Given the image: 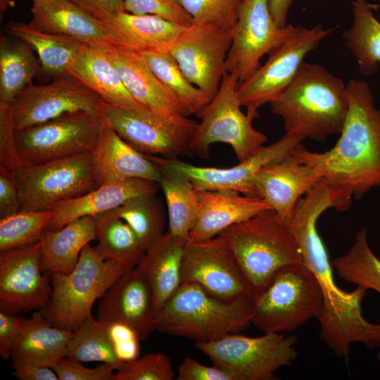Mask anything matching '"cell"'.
<instances>
[{
    "mask_svg": "<svg viewBox=\"0 0 380 380\" xmlns=\"http://www.w3.org/2000/svg\"><path fill=\"white\" fill-rule=\"evenodd\" d=\"M95 218V248L106 260L120 264L127 270L136 267L144 257L146 249L130 226L113 210L100 214Z\"/></svg>",
    "mask_w": 380,
    "mask_h": 380,
    "instance_id": "obj_33",
    "label": "cell"
},
{
    "mask_svg": "<svg viewBox=\"0 0 380 380\" xmlns=\"http://www.w3.org/2000/svg\"><path fill=\"white\" fill-rule=\"evenodd\" d=\"M158 167L163 174L159 186L167 205V231L172 235L189 239V234L198 217L196 190L184 175L170 169Z\"/></svg>",
    "mask_w": 380,
    "mask_h": 380,
    "instance_id": "obj_35",
    "label": "cell"
},
{
    "mask_svg": "<svg viewBox=\"0 0 380 380\" xmlns=\"http://www.w3.org/2000/svg\"><path fill=\"white\" fill-rule=\"evenodd\" d=\"M218 236L234 255L254 295L279 269L303 263L298 243L272 209L227 228Z\"/></svg>",
    "mask_w": 380,
    "mask_h": 380,
    "instance_id": "obj_4",
    "label": "cell"
},
{
    "mask_svg": "<svg viewBox=\"0 0 380 380\" xmlns=\"http://www.w3.org/2000/svg\"><path fill=\"white\" fill-rule=\"evenodd\" d=\"M44 1V0H33V1Z\"/></svg>",
    "mask_w": 380,
    "mask_h": 380,
    "instance_id": "obj_56",
    "label": "cell"
},
{
    "mask_svg": "<svg viewBox=\"0 0 380 380\" xmlns=\"http://www.w3.org/2000/svg\"><path fill=\"white\" fill-rule=\"evenodd\" d=\"M156 315L151 286L137 265L125 272L103 296L97 319L104 323L125 324L144 340L155 329Z\"/></svg>",
    "mask_w": 380,
    "mask_h": 380,
    "instance_id": "obj_20",
    "label": "cell"
},
{
    "mask_svg": "<svg viewBox=\"0 0 380 380\" xmlns=\"http://www.w3.org/2000/svg\"><path fill=\"white\" fill-rule=\"evenodd\" d=\"M101 116L106 126L144 155L166 158L193 155L190 142L198 122L187 116L106 102Z\"/></svg>",
    "mask_w": 380,
    "mask_h": 380,
    "instance_id": "obj_8",
    "label": "cell"
},
{
    "mask_svg": "<svg viewBox=\"0 0 380 380\" xmlns=\"http://www.w3.org/2000/svg\"><path fill=\"white\" fill-rule=\"evenodd\" d=\"M317 220L306 217L297 220L291 232L301 251L303 263L317 279L323 302L317 317L319 337L338 357L347 358L354 343L369 348L380 347V322L372 323L362 315V303L367 289L357 286L346 291L336 284L326 247L317 229Z\"/></svg>",
    "mask_w": 380,
    "mask_h": 380,
    "instance_id": "obj_2",
    "label": "cell"
},
{
    "mask_svg": "<svg viewBox=\"0 0 380 380\" xmlns=\"http://www.w3.org/2000/svg\"><path fill=\"white\" fill-rule=\"evenodd\" d=\"M59 380H113L115 369L113 366L102 363L89 368L82 362L64 357L51 367Z\"/></svg>",
    "mask_w": 380,
    "mask_h": 380,
    "instance_id": "obj_46",
    "label": "cell"
},
{
    "mask_svg": "<svg viewBox=\"0 0 380 380\" xmlns=\"http://www.w3.org/2000/svg\"><path fill=\"white\" fill-rule=\"evenodd\" d=\"M188 241L167 231L146 251L137 265L151 286L157 313L182 284L183 258Z\"/></svg>",
    "mask_w": 380,
    "mask_h": 380,
    "instance_id": "obj_30",
    "label": "cell"
},
{
    "mask_svg": "<svg viewBox=\"0 0 380 380\" xmlns=\"http://www.w3.org/2000/svg\"><path fill=\"white\" fill-rule=\"evenodd\" d=\"M232 36V31L211 24L192 23L177 37L167 51L189 82L210 99L226 73Z\"/></svg>",
    "mask_w": 380,
    "mask_h": 380,
    "instance_id": "obj_14",
    "label": "cell"
},
{
    "mask_svg": "<svg viewBox=\"0 0 380 380\" xmlns=\"http://www.w3.org/2000/svg\"><path fill=\"white\" fill-rule=\"evenodd\" d=\"M13 375L21 380H59L51 367L39 365L14 369Z\"/></svg>",
    "mask_w": 380,
    "mask_h": 380,
    "instance_id": "obj_52",
    "label": "cell"
},
{
    "mask_svg": "<svg viewBox=\"0 0 380 380\" xmlns=\"http://www.w3.org/2000/svg\"><path fill=\"white\" fill-rule=\"evenodd\" d=\"M33 28L77 39L84 44H110L108 27L94 15L69 0L33 1Z\"/></svg>",
    "mask_w": 380,
    "mask_h": 380,
    "instance_id": "obj_26",
    "label": "cell"
},
{
    "mask_svg": "<svg viewBox=\"0 0 380 380\" xmlns=\"http://www.w3.org/2000/svg\"><path fill=\"white\" fill-rule=\"evenodd\" d=\"M51 280L41 267V242L1 251L0 310L17 315L48 303Z\"/></svg>",
    "mask_w": 380,
    "mask_h": 380,
    "instance_id": "obj_19",
    "label": "cell"
},
{
    "mask_svg": "<svg viewBox=\"0 0 380 380\" xmlns=\"http://www.w3.org/2000/svg\"><path fill=\"white\" fill-rule=\"evenodd\" d=\"M346 91L348 112L334 147L315 152L300 144L292 154L316 169L323 178L360 198L370 189L380 186V108L375 107L366 82L352 79Z\"/></svg>",
    "mask_w": 380,
    "mask_h": 380,
    "instance_id": "obj_1",
    "label": "cell"
},
{
    "mask_svg": "<svg viewBox=\"0 0 380 380\" xmlns=\"http://www.w3.org/2000/svg\"><path fill=\"white\" fill-rule=\"evenodd\" d=\"M113 211L134 230L146 251L165 233V213L156 194L132 198Z\"/></svg>",
    "mask_w": 380,
    "mask_h": 380,
    "instance_id": "obj_39",
    "label": "cell"
},
{
    "mask_svg": "<svg viewBox=\"0 0 380 380\" xmlns=\"http://www.w3.org/2000/svg\"><path fill=\"white\" fill-rule=\"evenodd\" d=\"M377 357H378V359L380 360V350H379L377 353Z\"/></svg>",
    "mask_w": 380,
    "mask_h": 380,
    "instance_id": "obj_55",
    "label": "cell"
},
{
    "mask_svg": "<svg viewBox=\"0 0 380 380\" xmlns=\"http://www.w3.org/2000/svg\"><path fill=\"white\" fill-rule=\"evenodd\" d=\"M13 177L18 191L20 211L51 210L98 187L92 153L23 165Z\"/></svg>",
    "mask_w": 380,
    "mask_h": 380,
    "instance_id": "obj_12",
    "label": "cell"
},
{
    "mask_svg": "<svg viewBox=\"0 0 380 380\" xmlns=\"http://www.w3.org/2000/svg\"><path fill=\"white\" fill-rule=\"evenodd\" d=\"M178 380H236L227 370L214 365L207 366L185 357L177 368Z\"/></svg>",
    "mask_w": 380,
    "mask_h": 380,
    "instance_id": "obj_48",
    "label": "cell"
},
{
    "mask_svg": "<svg viewBox=\"0 0 380 380\" xmlns=\"http://www.w3.org/2000/svg\"><path fill=\"white\" fill-rule=\"evenodd\" d=\"M159 80L191 115L199 117L211 99L184 76L167 53L148 51L140 53Z\"/></svg>",
    "mask_w": 380,
    "mask_h": 380,
    "instance_id": "obj_38",
    "label": "cell"
},
{
    "mask_svg": "<svg viewBox=\"0 0 380 380\" xmlns=\"http://www.w3.org/2000/svg\"><path fill=\"white\" fill-rule=\"evenodd\" d=\"M92 155L98 186L129 179H144L159 184L163 177L160 170L146 155L106 125Z\"/></svg>",
    "mask_w": 380,
    "mask_h": 380,
    "instance_id": "obj_25",
    "label": "cell"
},
{
    "mask_svg": "<svg viewBox=\"0 0 380 380\" xmlns=\"http://www.w3.org/2000/svg\"><path fill=\"white\" fill-rule=\"evenodd\" d=\"M67 75L100 96L106 103L144 108L129 93L117 69L99 44H84L68 68Z\"/></svg>",
    "mask_w": 380,
    "mask_h": 380,
    "instance_id": "obj_28",
    "label": "cell"
},
{
    "mask_svg": "<svg viewBox=\"0 0 380 380\" xmlns=\"http://www.w3.org/2000/svg\"><path fill=\"white\" fill-rule=\"evenodd\" d=\"M96 239L95 218L75 220L58 230L44 229L41 238V267L47 275L70 273L84 247Z\"/></svg>",
    "mask_w": 380,
    "mask_h": 380,
    "instance_id": "obj_31",
    "label": "cell"
},
{
    "mask_svg": "<svg viewBox=\"0 0 380 380\" xmlns=\"http://www.w3.org/2000/svg\"><path fill=\"white\" fill-rule=\"evenodd\" d=\"M127 12L136 15H153L170 22L189 26L193 23L190 15L176 0H124Z\"/></svg>",
    "mask_w": 380,
    "mask_h": 380,
    "instance_id": "obj_45",
    "label": "cell"
},
{
    "mask_svg": "<svg viewBox=\"0 0 380 380\" xmlns=\"http://www.w3.org/2000/svg\"><path fill=\"white\" fill-rule=\"evenodd\" d=\"M293 0H268L270 13L278 26L284 27L287 25L289 11Z\"/></svg>",
    "mask_w": 380,
    "mask_h": 380,
    "instance_id": "obj_53",
    "label": "cell"
},
{
    "mask_svg": "<svg viewBox=\"0 0 380 380\" xmlns=\"http://www.w3.org/2000/svg\"><path fill=\"white\" fill-rule=\"evenodd\" d=\"M20 211V198L13 176L0 172V219Z\"/></svg>",
    "mask_w": 380,
    "mask_h": 380,
    "instance_id": "obj_50",
    "label": "cell"
},
{
    "mask_svg": "<svg viewBox=\"0 0 380 380\" xmlns=\"http://www.w3.org/2000/svg\"><path fill=\"white\" fill-rule=\"evenodd\" d=\"M41 74L40 61L29 44L1 36L0 102L11 104Z\"/></svg>",
    "mask_w": 380,
    "mask_h": 380,
    "instance_id": "obj_34",
    "label": "cell"
},
{
    "mask_svg": "<svg viewBox=\"0 0 380 380\" xmlns=\"http://www.w3.org/2000/svg\"><path fill=\"white\" fill-rule=\"evenodd\" d=\"M323 177L291 153L265 165L254 179L255 196L265 201L282 221L298 201Z\"/></svg>",
    "mask_w": 380,
    "mask_h": 380,
    "instance_id": "obj_21",
    "label": "cell"
},
{
    "mask_svg": "<svg viewBox=\"0 0 380 380\" xmlns=\"http://www.w3.org/2000/svg\"><path fill=\"white\" fill-rule=\"evenodd\" d=\"M99 44L117 69L126 88L141 106L163 115H190L153 72L140 53L110 44Z\"/></svg>",
    "mask_w": 380,
    "mask_h": 380,
    "instance_id": "obj_22",
    "label": "cell"
},
{
    "mask_svg": "<svg viewBox=\"0 0 380 380\" xmlns=\"http://www.w3.org/2000/svg\"><path fill=\"white\" fill-rule=\"evenodd\" d=\"M323 296L319 281L303 263L279 269L252 300L251 324L264 334L291 332L319 315Z\"/></svg>",
    "mask_w": 380,
    "mask_h": 380,
    "instance_id": "obj_6",
    "label": "cell"
},
{
    "mask_svg": "<svg viewBox=\"0 0 380 380\" xmlns=\"http://www.w3.org/2000/svg\"><path fill=\"white\" fill-rule=\"evenodd\" d=\"M252 300L228 302L196 284L182 283L158 312L155 329L196 342L213 341L248 327Z\"/></svg>",
    "mask_w": 380,
    "mask_h": 380,
    "instance_id": "obj_5",
    "label": "cell"
},
{
    "mask_svg": "<svg viewBox=\"0 0 380 380\" xmlns=\"http://www.w3.org/2000/svg\"><path fill=\"white\" fill-rule=\"evenodd\" d=\"M303 140L298 136L286 133L279 140L264 145L251 157L229 167H201L178 158L146 156L158 167L184 175L196 191L231 190L255 196L254 179L257 173L265 165L291 154Z\"/></svg>",
    "mask_w": 380,
    "mask_h": 380,
    "instance_id": "obj_17",
    "label": "cell"
},
{
    "mask_svg": "<svg viewBox=\"0 0 380 380\" xmlns=\"http://www.w3.org/2000/svg\"><path fill=\"white\" fill-rule=\"evenodd\" d=\"M159 188L158 182L144 179H129L99 186L53 208L46 229L58 230L80 217H94L115 210L132 198L157 194Z\"/></svg>",
    "mask_w": 380,
    "mask_h": 380,
    "instance_id": "obj_24",
    "label": "cell"
},
{
    "mask_svg": "<svg viewBox=\"0 0 380 380\" xmlns=\"http://www.w3.org/2000/svg\"><path fill=\"white\" fill-rule=\"evenodd\" d=\"M104 101L68 75L54 78L47 84L32 83L10 104L15 130L65 115H101Z\"/></svg>",
    "mask_w": 380,
    "mask_h": 380,
    "instance_id": "obj_15",
    "label": "cell"
},
{
    "mask_svg": "<svg viewBox=\"0 0 380 380\" xmlns=\"http://www.w3.org/2000/svg\"><path fill=\"white\" fill-rule=\"evenodd\" d=\"M73 331L51 324L38 310L26 319L11 350L13 369L30 366L51 367L66 357Z\"/></svg>",
    "mask_w": 380,
    "mask_h": 380,
    "instance_id": "obj_27",
    "label": "cell"
},
{
    "mask_svg": "<svg viewBox=\"0 0 380 380\" xmlns=\"http://www.w3.org/2000/svg\"><path fill=\"white\" fill-rule=\"evenodd\" d=\"M108 27L112 44L141 53H167L183 26L153 15H136L127 11L101 20Z\"/></svg>",
    "mask_w": 380,
    "mask_h": 380,
    "instance_id": "obj_29",
    "label": "cell"
},
{
    "mask_svg": "<svg viewBox=\"0 0 380 380\" xmlns=\"http://www.w3.org/2000/svg\"><path fill=\"white\" fill-rule=\"evenodd\" d=\"M239 79L226 72L219 89L198 118L190 142L193 154L209 157L215 143L229 145L239 162L255 153L267 141V136L253 125V119L242 112L238 96Z\"/></svg>",
    "mask_w": 380,
    "mask_h": 380,
    "instance_id": "obj_9",
    "label": "cell"
},
{
    "mask_svg": "<svg viewBox=\"0 0 380 380\" xmlns=\"http://www.w3.org/2000/svg\"><path fill=\"white\" fill-rule=\"evenodd\" d=\"M100 20L125 12L124 0H69Z\"/></svg>",
    "mask_w": 380,
    "mask_h": 380,
    "instance_id": "obj_51",
    "label": "cell"
},
{
    "mask_svg": "<svg viewBox=\"0 0 380 380\" xmlns=\"http://www.w3.org/2000/svg\"><path fill=\"white\" fill-rule=\"evenodd\" d=\"M13 36L29 44L37 52L42 74L53 79L67 75L84 43L64 35L36 30L29 23H11L6 26Z\"/></svg>",
    "mask_w": 380,
    "mask_h": 380,
    "instance_id": "obj_32",
    "label": "cell"
},
{
    "mask_svg": "<svg viewBox=\"0 0 380 380\" xmlns=\"http://www.w3.org/2000/svg\"><path fill=\"white\" fill-rule=\"evenodd\" d=\"M51 218V210H42L19 211L0 219V251L37 242Z\"/></svg>",
    "mask_w": 380,
    "mask_h": 380,
    "instance_id": "obj_41",
    "label": "cell"
},
{
    "mask_svg": "<svg viewBox=\"0 0 380 380\" xmlns=\"http://www.w3.org/2000/svg\"><path fill=\"white\" fill-rule=\"evenodd\" d=\"M175 376L169 357L153 353L122 362L116 369L113 380H172Z\"/></svg>",
    "mask_w": 380,
    "mask_h": 380,
    "instance_id": "obj_43",
    "label": "cell"
},
{
    "mask_svg": "<svg viewBox=\"0 0 380 380\" xmlns=\"http://www.w3.org/2000/svg\"><path fill=\"white\" fill-rule=\"evenodd\" d=\"M296 342L294 336L281 333L258 337L234 333L210 341L196 342L195 347L236 380H271L277 370L296 359Z\"/></svg>",
    "mask_w": 380,
    "mask_h": 380,
    "instance_id": "obj_10",
    "label": "cell"
},
{
    "mask_svg": "<svg viewBox=\"0 0 380 380\" xmlns=\"http://www.w3.org/2000/svg\"><path fill=\"white\" fill-rule=\"evenodd\" d=\"M243 0H176L195 24H211L232 31Z\"/></svg>",
    "mask_w": 380,
    "mask_h": 380,
    "instance_id": "obj_42",
    "label": "cell"
},
{
    "mask_svg": "<svg viewBox=\"0 0 380 380\" xmlns=\"http://www.w3.org/2000/svg\"><path fill=\"white\" fill-rule=\"evenodd\" d=\"M105 124L101 115H65L15 130L24 165H37L92 153Z\"/></svg>",
    "mask_w": 380,
    "mask_h": 380,
    "instance_id": "obj_13",
    "label": "cell"
},
{
    "mask_svg": "<svg viewBox=\"0 0 380 380\" xmlns=\"http://www.w3.org/2000/svg\"><path fill=\"white\" fill-rule=\"evenodd\" d=\"M14 6V2L13 0H0V12L1 14L4 13L9 8Z\"/></svg>",
    "mask_w": 380,
    "mask_h": 380,
    "instance_id": "obj_54",
    "label": "cell"
},
{
    "mask_svg": "<svg viewBox=\"0 0 380 380\" xmlns=\"http://www.w3.org/2000/svg\"><path fill=\"white\" fill-rule=\"evenodd\" d=\"M332 29L322 24L311 28L293 26L290 32L270 53L266 62L238 85V96L246 114L253 120L258 109L270 103L291 84L307 54L316 49Z\"/></svg>",
    "mask_w": 380,
    "mask_h": 380,
    "instance_id": "obj_11",
    "label": "cell"
},
{
    "mask_svg": "<svg viewBox=\"0 0 380 380\" xmlns=\"http://www.w3.org/2000/svg\"><path fill=\"white\" fill-rule=\"evenodd\" d=\"M23 165L10 104L0 102V172L13 176Z\"/></svg>",
    "mask_w": 380,
    "mask_h": 380,
    "instance_id": "obj_44",
    "label": "cell"
},
{
    "mask_svg": "<svg viewBox=\"0 0 380 380\" xmlns=\"http://www.w3.org/2000/svg\"><path fill=\"white\" fill-rule=\"evenodd\" d=\"M293 26H278L268 0H243L232 30L226 72L235 74L239 84L248 79L260 67L262 58L284 39Z\"/></svg>",
    "mask_w": 380,
    "mask_h": 380,
    "instance_id": "obj_18",
    "label": "cell"
},
{
    "mask_svg": "<svg viewBox=\"0 0 380 380\" xmlns=\"http://www.w3.org/2000/svg\"><path fill=\"white\" fill-rule=\"evenodd\" d=\"M353 24L343 37L355 58L360 72L370 76L380 63V22L366 0H355L353 3Z\"/></svg>",
    "mask_w": 380,
    "mask_h": 380,
    "instance_id": "obj_36",
    "label": "cell"
},
{
    "mask_svg": "<svg viewBox=\"0 0 380 380\" xmlns=\"http://www.w3.org/2000/svg\"><path fill=\"white\" fill-rule=\"evenodd\" d=\"M270 104L283 120L286 134L323 141L341 132L348 108L346 85L322 66L304 61Z\"/></svg>",
    "mask_w": 380,
    "mask_h": 380,
    "instance_id": "obj_3",
    "label": "cell"
},
{
    "mask_svg": "<svg viewBox=\"0 0 380 380\" xmlns=\"http://www.w3.org/2000/svg\"><path fill=\"white\" fill-rule=\"evenodd\" d=\"M200 286L211 296L228 302L252 300L254 293L234 255L217 236L186 243L182 283Z\"/></svg>",
    "mask_w": 380,
    "mask_h": 380,
    "instance_id": "obj_16",
    "label": "cell"
},
{
    "mask_svg": "<svg viewBox=\"0 0 380 380\" xmlns=\"http://www.w3.org/2000/svg\"><path fill=\"white\" fill-rule=\"evenodd\" d=\"M331 265L339 278L380 294V259L368 244L367 229L357 232L349 251L334 258Z\"/></svg>",
    "mask_w": 380,
    "mask_h": 380,
    "instance_id": "obj_37",
    "label": "cell"
},
{
    "mask_svg": "<svg viewBox=\"0 0 380 380\" xmlns=\"http://www.w3.org/2000/svg\"><path fill=\"white\" fill-rule=\"evenodd\" d=\"M196 194L198 217L189 234V239L194 241L213 239L227 228L272 209L260 197L234 191L203 190Z\"/></svg>",
    "mask_w": 380,
    "mask_h": 380,
    "instance_id": "obj_23",
    "label": "cell"
},
{
    "mask_svg": "<svg viewBox=\"0 0 380 380\" xmlns=\"http://www.w3.org/2000/svg\"><path fill=\"white\" fill-rule=\"evenodd\" d=\"M127 271L120 264L104 260L88 243L70 273L51 275V297L39 311L53 326L75 331L91 315L96 300Z\"/></svg>",
    "mask_w": 380,
    "mask_h": 380,
    "instance_id": "obj_7",
    "label": "cell"
},
{
    "mask_svg": "<svg viewBox=\"0 0 380 380\" xmlns=\"http://www.w3.org/2000/svg\"><path fill=\"white\" fill-rule=\"evenodd\" d=\"M25 321L21 316L0 310V355L4 360L11 357L12 348Z\"/></svg>",
    "mask_w": 380,
    "mask_h": 380,
    "instance_id": "obj_49",
    "label": "cell"
},
{
    "mask_svg": "<svg viewBox=\"0 0 380 380\" xmlns=\"http://www.w3.org/2000/svg\"><path fill=\"white\" fill-rule=\"evenodd\" d=\"M118 359L121 362L135 360L139 355V337L135 331L121 322L106 323Z\"/></svg>",
    "mask_w": 380,
    "mask_h": 380,
    "instance_id": "obj_47",
    "label": "cell"
},
{
    "mask_svg": "<svg viewBox=\"0 0 380 380\" xmlns=\"http://www.w3.org/2000/svg\"><path fill=\"white\" fill-rule=\"evenodd\" d=\"M67 357L82 362L106 363L115 367V370L122 363L115 355L107 324L96 319L92 315L73 331Z\"/></svg>",
    "mask_w": 380,
    "mask_h": 380,
    "instance_id": "obj_40",
    "label": "cell"
}]
</instances>
